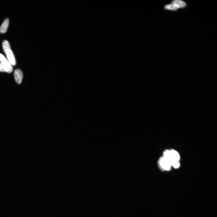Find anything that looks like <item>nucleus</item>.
<instances>
[{
	"label": "nucleus",
	"instance_id": "1",
	"mask_svg": "<svg viewBox=\"0 0 217 217\" xmlns=\"http://www.w3.org/2000/svg\"><path fill=\"white\" fill-rule=\"evenodd\" d=\"M158 164L159 168L162 171L170 170L172 166L171 163L163 157L160 158Z\"/></svg>",
	"mask_w": 217,
	"mask_h": 217
},
{
	"label": "nucleus",
	"instance_id": "2",
	"mask_svg": "<svg viewBox=\"0 0 217 217\" xmlns=\"http://www.w3.org/2000/svg\"><path fill=\"white\" fill-rule=\"evenodd\" d=\"M15 79L16 82L20 84L22 81L23 74L22 71L20 69L16 70L14 73Z\"/></svg>",
	"mask_w": 217,
	"mask_h": 217
},
{
	"label": "nucleus",
	"instance_id": "3",
	"mask_svg": "<svg viewBox=\"0 0 217 217\" xmlns=\"http://www.w3.org/2000/svg\"><path fill=\"white\" fill-rule=\"evenodd\" d=\"M1 62L5 71L9 73L12 72L13 71L12 65L8 60L6 59Z\"/></svg>",
	"mask_w": 217,
	"mask_h": 217
},
{
	"label": "nucleus",
	"instance_id": "4",
	"mask_svg": "<svg viewBox=\"0 0 217 217\" xmlns=\"http://www.w3.org/2000/svg\"><path fill=\"white\" fill-rule=\"evenodd\" d=\"M8 60L12 65H15L16 64V61L13 53L11 49L7 50L5 52Z\"/></svg>",
	"mask_w": 217,
	"mask_h": 217
},
{
	"label": "nucleus",
	"instance_id": "5",
	"mask_svg": "<svg viewBox=\"0 0 217 217\" xmlns=\"http://www.w3.org/2000/svg\"><path fill=\"white\" fill-rule=\"evenodd\" d=\"M9 23L8 19L6 18L4 20L1 26H0V33H6L7 30Z\"/></svg>",
	"mask_w": 217,
	"mask_h": 217
},
{
	"label": "nucleus",
	"instance_id": "6",
	"mask_svg": "<svg viewBox=\"0 0 217 217\" xmlns=\"http://www.w3.org/2000/svg\"><path fill=\"white\" fill-rule=\"evenodd\" d=\"M163 157L168 160L171 163L175 160L173 158L171 150H167L164 151Z\"/></svg>",
	"mask_w": 217,
	"mask_h": 217
},
{
	"label": "nucleus",
	"instance_id": "7",
	"mask_svg": "<svg viewBox=\"0 0 217 217\" xmlns=\"http://www.w3.org/2000/svg\"><path fill=\"white\" fill-rule=\"evenodd\" d=\"M172 3L175 4L178 8H185L187 6V4L185 2L180 1V0H176L172 1Z\"/></svg>",
	"mask_w": 217,
	"mask_h": 217
},
{
	"label": "nucleus",
	"instance_id": "8",
	"mask_svg": "<svg viewBox=\"0 0 217 217\" xmlns=\"http://www.w3.org/2000/svg\"><path fill=\"white\" fill-rule=\"evenodd\" d=\"M166 10L176 11L179 8L174 4L172 3L166 5L164 7Z\"/></svg>",
	"mask_w": 217,
	"mask_h": 217
},
{
	"label": "nucleus",
	"instance_id": "9",
	"mask_svg": "<svg viewBox=\"0 0 217 217\" xmlns=\"http://www.w3.org/2000/svg\"><path fill=\"white\" fill-rule=\"evenodd\" d=\"M171 151L174 160L178 162L180 159V157L178 153L173 150H171Z\"/></svg>",
	"mask_w": 217,
	"mask_h": 217
},
{
	"label": "nucleus",
	"instance_id": "10",
	"mask_svg": "<svg viewBox=\"0 0 217 217\" xmlns=\"http://www.w3.org/2000/svg\"><path fill=\"white\" fill-rule=\"evenodd\" d=\"M3 47L4 51L5 52L7 50L10 49V45L9 42L6 40H4L3 42Z\"/></svg>",
	"mask_w": 217,
	"mask_h": 217
},
{
	"label": "nucleus",
	"instance_id": "11",
	"mask_svg": "<svg viewBox=\"0 0 217 217\" xmlns=\"http://www.w3.org/2000/svg\"><path fill=\"white\" fill-rule=\"evenodd\" d=\"M171 166L175 168H178L180 166V164L178 161L174 160L171 163Z\"/></svg>",
	"mask_w": 217,
	"mask_h": 217
},
{
	"label": "nucleus",
	"instance_id": "12",
	"mask_svg": "<svg viewBox=\"0 0 217 217\" xmlns=\"http://www.w3.org/2000/svg\"><path fill=\"white\" fill-rule=\"evenodd\" d=\"M6 59V58L4 55L0 53V61L2 62Z\"/></svg>",
	"mask_w": 217,
	"mask_h": 217
},
{
	"label": "nucleus",
	"instance_id": "13",
	"mask_svg": "<svg viewBox=\"0 0 217 217\" xmlns=\"http://www.w3.org/2000/svg\"><path fill=\"white\" fill-rule=\"evenodd\" d=\"M0 71L5 72L1 62L0 61Z\"/></svg>",
	"mask_w": 217,
	"mask_h": 217
}]
</instances>
